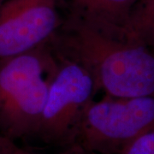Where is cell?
<instances>
[{
  "label": "cell",
  "mask_w": 154,
  "mask_h": 154,
  "mask_svg": "<svg viewBox=\"0 0 154 154\" xmlns=\"http://www.w3.org/2000/svg\"><path fill=\"white\" fill-rule=\"evenodd\" d=\"M154 130V96L92 100L76 128L73 145L90 154H118L128 144Z\"/></svg>",
  "instance_id": "3957f363"
},
{
  "label": "cell",
  "mask_w": 154,
  "mask_h": 154,
  "mask_svg": "<svg viewBox=\"0 0 154 154\" xmlns=\"http://www.w3.org/2000/svg\"><path fill=\"white\" fill-rule=\"evenodd\" d=\"M0 154H4V152H2V150H1V149H0Z\"/></svg>",
  "instance_id": "8fae6325"
},
{
  "label": "cell",
  "mask_w": 154,
  "mask_h": 154,
  "mask_svg": "<svg viewBox=\"0 0 154 154\" xmlns=\"http://www.w3.org/2000/svg\"><path fill=\"white\" fill-rule=\"evenodd\" d=\"M118 154H154V130L134 139Z\"/></svg>",
  "instance_id": "ba28073f"
},
{
  "label": "cell",
  "mask_w": 154,
  "mask_h": 154,
  "mask_svg": "<svg viewBox=\"0 0 154 154\" xmlns=\"http://www.w3.org/2000/svg\"><path fill=\"white\" fill-rule=\"evenodd\" d=\"M6 0H0V6L2 5H3V3H4V2H5Z\"/></svg>",
  "instance_id": "30bf717a"
},
{
  "label": "cell",
  "mask_w": 154,
  "mask_h": 154,
  "mask_svg": "<svg viewBox=\"0 0 154 154\" xmlns=\"http://www.w3.org/2000/svg\"><path fill=\"white\" fill-rule=\"evenodd\" d=\"M137 0H63L65 16L106 36L126 38L128 20Z\"/></svg>",
  "instance_id": "8992f818"
},
{
  "label": "cell",
  "mask_w": 154,
  "mask_h": 154,
  "mask_svg": "<svg viewBox=\"0 0 154 154\" xmlns=\"http://www.w3.org/2000/svg\"><path fill=\"white\" fill-rule=\"evenodd\" d=\"M57 57L58 65L50 84L35 136L45 143L67 147L74 143L82 116L97 92L93 78L82 65Z\"/></svg>",
  "instance_id": "277c9868"
},
{
  "label": "cell",
  "mask_w": 154,
  "mask_h": 154,
  "mask_svg": "<svg viewBox=\"0 0 154 154\" xmlns=\"http://www.w3.org/2000/svg\"><path fill=\"white\" fill-rule=\"evenodd\" d=\"M49 43L57 55L76 62L88 72L97 94L154 96V51L148 46L129 38L106 36L66 17Z\"/></svg>",
  "instance_id": "6da1fadb"
},
{
  "label": "cell",
  "mask_w": 154,
  "mask_h": 154,
  "mask_svg": "<svg viewBox=\"0 0 154 154\" xmlns=\"http://www.w3.org/2000/svg\"><path fill=\"white\" fill-rule=\"evenodd\" d=\"M0 149L4 154H37L28 152L25 149L21 148L17 146L14 140L0 134ZM57 154H90L87 152L78 145H72L67 146L63 151Z\"/></svg>",
  "instance_id": "9c48e42d"
},
{
  "label": "cell",
  "mask_w": 154,
  "mask_h": 154,
  "mask_svg": "<svg viewBox=\"0 0 154 154\" xmlns=\"http://www.w3.org/2000/svg\"><path fill=\"white\" fill-rule=\"evenodd\" d=\"M57 65L49 42L0 60V134L35 136Z\"/></svg>",
  "instance_id": "7a4b0ae2"
},
{
  "label": "cell",
  "mask_w": 154,
  "mask_h": 154,
  "mask_svg": "<svg viewBox=\"0 0 154 154\" xmlns=\"http://www.w3.org/2000/svg\"><path fill=\"white\" fill-rule=\"evenodd\" d=\"M128 38L154 51V0H137L126 26Z\"/></svg>",
  "instance_id": "52a82bcc"
},
{
  "label": "cell",
  "mask_w": 154,
  "mask_h": 154,
  "mask_svg": "<svg viewBox=\"0 0 154 154\" xmlns=\"http://www.w3.org/2000/svg\"><path fill=\"white\" fill-rule=\"evenodd\" d=\"M63 0H6L0 6V60L49 42L60 28Z\"/></svg>",
  "instance_id": "5b68a950"
}]
</instances>
